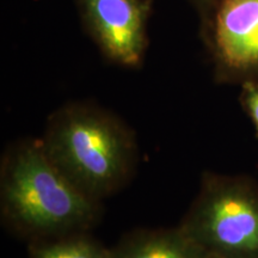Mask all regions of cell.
<instances>
[{"label": "cell", "mask_w": 258, "mask_h": 258, "mask_svg": "<svg viewBox=\"0 0 258 258\" xmlns=\"http://www.w3.org/2000/svg\"><path fill=\"white\" fill-rule=\"evenodd\" d=\"M0 211L10 230L32 243L89 232L101 217V202L54 165L40 139H28L3 157Z\"/></svg>", "instance_id": "obj_1"}, {"label": "cell", "mask_w": 258, "mask_h": 258, "mask_svg": "<svg viewBox=\"0 0 258 258\" xmlns=\"http://www.w3.org/2000/svg\"><path fill=\"white\" fill-rule=\"evenodd\" d=\"M40 140L54 165L99 202L128 184L137 165L131 129L112 112L89 102H70L56 109Z\"/></svg>", "instance_id": "obj_2"}, {"label": "cell", "mask_w": 258, "mask_h": 258, "mask_svg": "<svg viewBox=\"0 0 258 258\" xmlns=\"http://www.w3.org/2000/svg\"><path fill=\"white\" fill-rule=\"evenodd\" d=\"M179 226L212 258H258L257 183L206 172Z\"/></svg>", "instance_id": "obj_3"}, {"label": "cell", "mask_w": 258, "mask_h": 258, "mask_svg": "<svg viewBox=\"0 0 258 258\" xmlns=\"http://www.w3.org/2000/svg\"><path fill=\"white\" fill-rule=\"evenodd\" d=\"M199 21L215 82L258 80V0H213Z\"/></svg>", "instance_id": "obj_4"}, {"label": "cell", "mask_w": 258, "mask_h": 258, "mask_svg": "<svg viewBox=\"0 0 258 258\" xmlns=\"http://www.w3.org/2000/svg\"><path fill=\"white\" fill-rule=\"evenodd\" d=\"M89 37L109 62L139 69L150 44L153 0H74Z\"/></svg>", "instance_id": "obj_5"}, {"label": "cell", "mask_w": 258, "mask_h": 258, "mask_svg": "<svg viewBox=\"0 0 258 258\" xmlns=\"http://www.w3.org/2000/svg\"><path fill=\"white\" fill-rule=\"evenodd\" d=\"M111 258H212L180 226L132 231L111 247Z\"/></svg>", "instance_id": "obj_6"}, {"label": "cell", "mask_w": 258, "mask_h": 258, "mask_svg": "<svg viewBox=\"0 0 258 258\" xmlns=\"http://www.w3.org/2000/svg\"><path fill=\"white\" fill-rule=\"evenodd\" d=\"M30 258H111L108 249L89 232H79L55 239L29 243Z\"/></svg>", "instance_id": "obj_7"}, {"label": "cell", "mask_w": 258, "mask_h": 258, "mask_svg": "<svg viewBox=\"0 0 258 258\" xmlns=\"http://www.w3.org/2000/svg\"><path fill=\"white\" fill-rule=\"evenodd\" d=\"M239 103L245 114L250 118L258 137V80L241 84Z\"/></svg>", "instance_id": "obj_8"}, {"label": "cell", "mask_w": 258, "mask_h": 258, "mask_svg": "<svg viewBox=\"0 0 258 258\" xmlns=\"http://www.w3.org/2000/svg\"><path fill=\"white\" fill-rule=\"evenodd\" d=\"M188 2L191 4L198 16H201L209 8L213 0H188Z\"/></svg>", "instance_id": "obj_9"}]
</instances>
